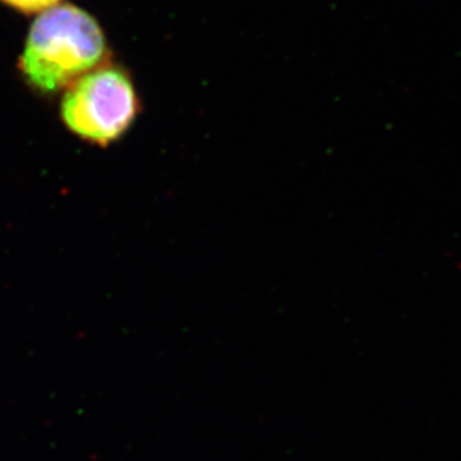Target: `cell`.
<instances>
[{
    "label": "cell",
    "mask_w": 461,
    "mask_h": 461,
    "mask_svg": "<svg viewBox=\"0 0 461 461\" xmlns=\"http://www.w3.org/2000/svg\"><path fill=\"white\" fill-rule=\"evenodd\" d=\"M2 2L9 5L11 8L17 9L20 13L36 14L53 8L60 0H2Z\"/></svg>",
    "instance_id": "obj_3"
},
{
    "label": "cell",
    "mask_w": 461,
    "mask_h": 461,
    "mask_svg": "<svg viewBox=\"0 0 461 461\" xmlns=\"http://www.w3.org/2000/svg\"><path fill=\"white\" fill-rule=\"evenodd\" d=\"M107 62L110 49L103 27L85 9L63 4L33 22L18 67L27 85L54 95Z\"/></svg>",
    "instance_id": "obj_1"
},
{
    "label": "cell",
    "mask_w": 461,
    "mask_h": 461,
    "mask_svg": "<svg viewBox=\"0 0 461 461\" xmlns=\"http://www.w3.org/2000/svg\"><path fill=\"white\" fill-rule=\"evenodd\" d=\"M141 104L129 72L107 62L63 92L60 117L69 132L94 146L108 147L132 128Z\"/></svg>",
    "instance_id": "obj_2"
}]
</instances>
